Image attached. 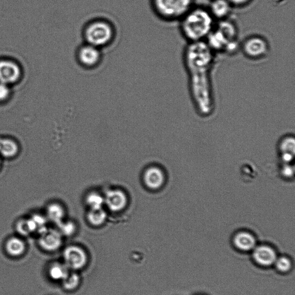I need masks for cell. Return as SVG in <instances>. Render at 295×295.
I'll return each mask as SVG.
<instances>
[{
    "label": "cell",
    "instance_id": "obj_16",
    "mask_svg": "<svg viewBox=\"0 0 295 295\" xmlns=\"http://www.w3.org/2000/svg\"><path fill=\"white\" fill-rule=\"evenodd\" d=\"M6 249L7 253L12 257H19L24 253L26 246L24 241L20 238L13 237L7 241Z\"/></svg>",
    "mask_w": 295,
    "mask_h": 295
},
{
    "label": "cell",
    "instance_id": "obj_21",
    "mask_svg": "<svg viewBox=\"0 0 295 295\" xmlns=\"http://www.w3.org/2000/svg\"><path fill=\"white\" fill-rule=\"evenodd\" d=\"M11 140L3 139L0 141V153L6 157H12L17 153L16 143Z\"/></svg>",
    "mask_w": 295,
    "mask_h": 295
},
{
    "label": "cell",
    "instance_id": "obj_2",
    "mask_svg": "<svg viewBox=\"0 0 295 295\" xmlns=\"http://www.w3.org/2000/svg\"><path fill=\"white\" fill-rule=\"evenodd\" d=\"M179 22L180 33L188 43L205 42L216 24L209 10L203 7H193Z\"/></svg>",
    "mask_w": 295,
    "mask_h": 295
},
{
    "label": "cell",
    "instance_id": "obj_26",
    "mask_svg": "<svg viewBox=\"0 0 295 295\" xmlns=\"http://www.w3.org/2000/svg\"><path fill=\"white\" fill-rule=\"evenodd\" d=\"M75 225L72 222L61 223V229L65 235L70 236L75 231Z\"/></svg>",
    "mask_w": 295,
    "mask_h": 295
},
{
    "label": "cell",
    "instance_id": "obj_7",
    "mask_svg": "<svg viewBox=\"0 0 295 295\" xmlns=\"http://www.w3.org/2000/svg\"><path fill=\"white\" fill-rule=\"evenodd\" d=\"M245 57L251 60L266 58L270 53V45L266 38L253 35L245 39L241 44V48Z\"/></svg>",
    "mask_w": 295,
    "mask_h": 295
},
{
    "label": "cell",
    "instance_id": "obj_3",
    "mask_svg": "<svg viewBox=\"0 0 295 295\" xmlns=\"http://www.w3.org/2000/svg\"><path fill=\"white\" fill-rule=\"evenodd\" d=\"M214 53L232 54L241 48L239 29L231 18L218 21L205 41Z\"/></svg>",
    "mask_w": 295,
    "mask_h": 295
},
{
    "label": "cell",
    "instance_id": "obj_4",
    "mask_svg": "<svg viewBox=\"0 0 295 295\" xmlns=\"http://www.w3.org/2000/svg\"><path fill=\"white\" fill-rule=\"evenodd\" d=\"M116 35L114 23L104 17H95L88 20L81 31L84 42L102 50L113 44Z\"/></svg>",
    "mask_w": 295,
    "mask_h": 295
},
{
    "label": "cell",
    "instance_id": "obj_14",
    "mask_svg": "<svg viewBox=\"0 0 295 295\" xmlns=\"http://www.w3.org/2000/svg\"><path fill=\"white\" fill-rule=\"evenodd\" d=\"M232 7L228 0H213L208 10L215 20L220 21L229 18Z\"/></svg>",
    "mask_w": 295,
    "mask_h": 295
},
{
    "label": "cell",
    "instance_id": "obj_8",
    "mask_svg": "<svg viewBox=\"0 0 295 295\" xmlns=\"http://www.w3.org/2000/svg\"><path fill=\"white\" fill-rule=\"evenodd\" d=\"M65 264L74 271L83 268L88 261L87 255L85 251L80 247L71 246L67 247L64 251Z\"/></svg>",
    "mask_w": 295,
    "mask_h": 295
},
{
    "label": "cell",
    "instance_id": "obj_10",
    "mask_svg": "<svg viewBox=\"0 0 295 295\" xmlns=\"http://www.w3.org/2000/svg\"><path fill=\"white\" fill-rule=\"evenodd\" d=\"M232 244L239 251L247 253L254 249L257 245V241L253 233L242 230L233 235Z\"/></svg>",
    "mask_w": 295,
    "mask_h": 295
},
{
    "label": "cell",
    "instance_id": "obj_27",
    "mask_svg": "<svg viewBox=\"0 0 295 295\" xmlns=\"http://www.w3.org/2000/svg\"><path fill=\"white\" fill-rule=\"evenodd\" d=\"M10 93L8 85L0 82V102L5 101L10 95Z\"/></svg>",
    "mask_w": 295,
    "mask_h": 295
},
{
    "label": "cell",
    "instance_id": "obj_13",
    "mask_svg": "<svg viewBox=\"0 0 295 295\" xmlns=\"http://www.w3.org/2000/svg\"><path fill=\"white\" fill-rule=\"evenodd\" d=\"M166 180L164 172L159 167H150L144 172V181L150 189L156 190L162 188Z\"/></svg>",
    "mask_w": 295,
    "mask_h": 295
},
{
    "label": "cell",
    "instance_id": "obj_15",
    "mask_svg": "<svg viewBox=\"0 0 295 295\" xmlns=\"http://www.w3.org/2000/svg\"><path fill=\"white\" fill-rule=\"evenodd\" d=\"M39 244L42 249L53 252L58 250L62 246V235L60 233L53 230L46 231L41 237Z\"/></svg>",
    "mask_w": 295,
    "mask_h": 295
},
{
    "label": "cell",
    "instance_id": "obj_17",
    "mask_svg": "<svg viewBox=\"0 0 295 295\" xmlns=\"http://www.w3.org/2000/svg\"><path fill=\"white\" fill-rule=\"evenodd\" d=\"M69 269L66 264L55 263L49 269V274L51 279L55 281H63L69 274Z\"/></svg>",
    "mask_w": 295,
    "mask_h": 295
},
{
    "label": "cell",
    "instance_id": "obj_22",
    "mask_svg": "<svg viewBox=\"0 0 295 295\" xmlns=\"http://www.w3.org/2000/svg\"><path fill=\"white\" fill-rule=\"evenodd\" d=\"M276 270L281 273H287L291 271L293 267V264L291 260L285 256L282 257H277L274 266Z\"/></svg>",
    "mask_w": 295,
    "mask_h": 295
},
{
    "label": "cell",
    "instance_id": "obj_20",
    "mask_svg": "<svg viewBox=\"0 0 295 295\" xmlns=\"http://www.w3.org/2000/svg\"><path fill=\"white\" fill-rule=\"evenodd\" d=\"M62 281L64 288L71 291L79 287L80 278L77 273L70 272L66 278Z\"/></svg>",
    "mask_w": 295,
    "mask_h": 295
},
{
    "label": "cell",
    "instance_id": "obj_11",
    "mask_svg": "<svg viewBox=\"0 0 295 295\" xmlns=\"http://www.w3.org/2000/svg\"><path fill=\"white\" fill-rule=\"evenodd\" d=\"M20 75V69L15 63L0 61V82L7 85L14 83L19 79Z\"/></svg>",
    "mask_w": 295,
    "mask_h": 295
},
{
    "label": "cell",
    "instance_id": "obj_25",
    "mask_svg": "<svg viewBox=\"0 0 295 295\" xmlns=\"http://www.w3.org/2000/svg\"><path fill=\"white\" fill-rule=\"evenodd\" d=\"M280 174L285 180L293 179L294 175V167L293 163H281Z\"/></svg>",
    "mask_w": 295,
    "mask_h": 295
},
{
    "label": "cell",
    "instance_id": "obj_1",
    "mask_svg": "<svg viewBox=\"0 0 295 295\" xmlns=\"http://www.w3.org/2000/svg\"><path fill=\"white\" fill-rule=\"evenodd\" d=\"M215 53L206 42L190 43L183 53L189 79V93L198 114L208 116L215 108L212 71Z\"/></svg>",
    "mask_w": 295,
    "mask_h": 295
},
{
    "label": "cell",
    "instance_id": "obj_18",
    "mask_svg": "<svg viewBox=\"0 0 295 295\" xmlns=\"http://www.w3.org/2000/svg\"><path fill=\"white\" fill-rule=\"evenodd\" d=\"M278 151L280 154L294 155L295 140L293 136L288 135L281 138L278 145Z\"/></svg>",
    "mask_w": 295,
    "mask_h": 295
},
{
    "label": "cell",
    "instance_id": "obj_6",
    "mask_svg": "<svg viewBox=\"0 0 295 295\" xmlns=\"http://www.w3.org/2000/svg\"><path fill=\"white\" fill-rule=\"evenodd\" d=\"M75 60L77 64L85 70H94L103 62L102 50L83 42L76 50Z\"/></svg>",
    "mask_w": 295,
    "mask_h": 295
},
{
    "label": "cell",
    "instance_id": "obj_19",
    "mask_svg": "<svg viewBox=\"0 0 295 295\" xmlns=\"http://www.w3.org/2000/svg\"><path fill=\"white\" fill-rule=\"evenodd\" d=\"M106 218V212L102 208L91 210L87 216L89 222L94 226H99V225H102L105 223Z\"/></svg>",
    "mask_w": 295,
    "mask_h": 295
},
{
    "label": "cell",
    "instance_id": "obj_24",
    "mask_svg": "<svg viewBox=\"0 0 295 295\" xmlns=\"http://www.w3.org/2000/svg\"><path fill=\"white\" fill-rule=\"evenodd\" d=\"M48 215L52 220L55 222L62 223L64 216V211L62 206L57 203H54L48 208Z\"/></svg>",
    "mask_w": 295,
    "mask_h": 295
},
{
    "label": "cell",
    "instance_id": "obj_9",
    "mask_svg": "<svg viewBox=\"0 0 295 295\" xmlns=\"http://www.w3.org/2000/svg\"><path fill=\"white\" fill-rule=\"evenodd\" d=\"M251 252L254 262L263 268L274 266L277 258L276 250L269 245H257Z\"/></svg>",
    "mask_w": 295,
    "mask_h": 295
},
{
    "label": "cell",
    "instance_id": "obj_5",
    "mask_svg": "<svg viewBox=\"0 0 295 295\" xmlns=\"http://www.w3.org/2000/svg\"><path fill=\"white\" fill-rule=\"evenodd\" d=\"M152 11L166 22L179 21L193 7V0H150Z\"/></svg>",
    "mask_w": 295,
    "mask_h": 295
},
{
    "label": "cell",
    "instance_id": "obj_12",
    "mask_svg": "<svg viewBox=\"0 0 295 295\" xmlns=\"http://www.w3.org/2000/svg\"><path fill=\"white\" fill-rule=\"evenodd\" d=\"M105 203L108 209L113 212H120L125 209L128 203L127 195L120 190H112L108 192L105 198Z\"/></svg>",
    "mask_w": 295,
    "mask_h": 295
},
{
    "label": "cell",
    "instance_id": "obj_23",
    "mask_svg": "<svg viewBox=\"0 0 295 295\" xmlns=\"http://www.w3.org/2000/svg\"><path fill=\"white\" fill-rule=\"evenodd\" d=\"M91 210L101 209L105 203V198L96 193H90L86 199Z\"/></svg>",
    "mask_w": 295,
    "mask_h": 295
},
{
    "label": "cell",
    "instance_id": "obj_28",
    "mask_svg": "<svg viewBox=\"0 0 295 295\" xmlns=\"http://www.w3.org/2000/svg\"><path fill=\"white\" fill-rule=\"evenodd\" d=\"M232 6L243 7L249 4L251 0H228Z\"/></svg>",
    "mask_w": 295,
    "mask_h": 295
}]
</instances>
